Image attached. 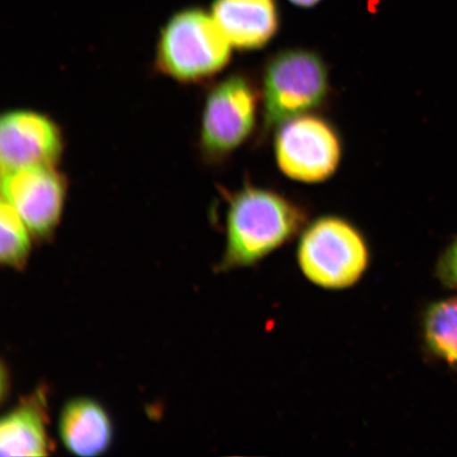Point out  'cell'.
Returning <instances> with one entry per match:
<instances>
[{
  "instance_id": "obj_15",
  "label": "cell",
  "mask_w": 457,
  "mask_h": 457,
  "mask_svg": "<svg viewBox=\"0 0 457 457\" xmlns=\"http://www.w3.org/2000/svg\"><path fill=\"white\" fill-rule=\"evenodd\" d=\"M290 2L301 8H311L317 4L320 0H290Z\"/></svg>"
},
{
  "instance_id": "obj_2",
  "label": "cell",
  "mask_w": 457,
  "mask_h": 457,
  "mask_svg": "<svg viewBox=\"0 0 457 457\" xmlns=\"http://www.w3.org/2000/svg\"><path fill=\"white\" fill-rule=\"evenodd\" d=\"M298 262L308 281L340 290L357 284L368 270L370 250L361 232L339 216H323L305 228Z\"/></svg>"
},
{
  "instance_id": "obj_9",
  "label": "cell",
  "mask_w": 457,
  "mask_h": 457,
  "mask_svg": "<svg viewBox=\"0 0 457 457\" xmlns=\"http://www.w3.org/2000/svg\"><path fill=\"white\" fill-rule=\"evenodd\" d=\"M212 16L228 41L242 50L265 47L278 29L274 0H215Z\"/></svg>"
},
{
  "instance_id": "obj_11",
  "label": "cell",
  "mask_w": 457,
  "mask_h": 457,
  "mask_svg": "<svg viewBox=\"0 0 457 457\" xmlns=\"http://www.w3.org/2000/svg\"><path fill=\"white\" fill-rule=\"evenodd\" d=\"M46 397L33 394L0 421V453L3 456H47L51 444L47 431Z\"/></svg>"
},
{
  "instance_id": "obj_8",
  "label": "cell",
  "mask_w": 457,
  "mask_h": 457,
  "mask_svg": "<svg viewBox=\"0 0 457 457\" xmlns=\"http://www.w3.org/2000/svg\"><path fill=\"white\" fill-rule=\"evenodd\" d=\"M59 127L48 117L31 111H11L0 120L2 173L54 165L62 153Z\"/></svg>"
},
{
  "instance_id": "obj_13",
  "label": "cell",
  "mask_w": 457,
  "mask_h": 457,
  "mask_svg": "<svg viewBox=\"0 0 457 457\" xmlns=\"http://www.w3.org/2000/svg\"><path fill=\"white\" fill-rule=\"evenodd\" d=\"M33 234L12 205L0 207V261L4 266L24 270L31 253Z\"/></svg>"
},
{
  "instance_id": "obj_4",
  "label": "cell",
  "mask_w": 457,
  "mask_h": 457,
  "mask_svg": "<svg viewBox=\"0 0 457 457\" xmlns=\"http://www.w3.org/2000/svg\"><path fill=\"white\" fill-rule=\"evenodd\" d=\"M329 90L328 70L310 50H285L268 62L262 79L266 128L279 127L321 105Z\"/></svg>"
},
{
  "instance_id": "obj_3",
  "label": "cell",
  "mask_w": 457,
  "mask_h": 457,
  "mask_svg": "<svg viewBox=\"0 0 457 457\" xmlns=\"http://www.w3.org/2000/svg\"><path fill=\"white\" fill-rule=\"evenodd\" d=\"M231 47L212 15L198 9L185 10L162 29L157 65L177 81L196 82L225 68Z\"/></svg>"
},
{
  "instance_id": "obj_12",
  "label": "cell",
  "mask_w": 457,
  "mask_h": 457,
  "mask_svg": "<svg viewBox=\"0 0 457 457\" xmlns=\"http://www.w3.org/2000/svg\"><path fill=\"white\" fill-rule=\"evenodd\" d=\"M424 337L434 355L457 368V298L438 301L428 308Z\"/></svg>"
},
{
  "instance_id": "obj_7",
  "label": "cell",
  "mask_w": 457,
  "mask_h": 457,
  "mask_svg": "<svg viewBox=\"0 0 457 457\" xmlns=\"http://www.w3.org/2000/svg\"><path fill=\"white\" fill-rule=\"evenodd\" d=\"M65 197L66 182L54 165L2 173V200L12 205L38 239L56 230Z\"/></svg>"
},
{
  "instance_id": "obj_14",
  "label": "cell",
  "mask_w": 457,
  "mask_h": 457,
  "mask_svg": "<svg viewBox=\"0 0 457 457\" xmlns=\"http://www.w3.org/2000/svg\"><path fill=\"white\" fill-rule=\"evenodd\" d=\"M438 273L444 283L457 288V239L442 256Z\"/></svg>"
},
{
  "instance_id": "obj_10",
  "label": "cell",
  "mask_w": 457,
  "mask_h": 457,
  "mask_svg": "<svg viewBox=\"0 0 457 457\" xmlns=\"http://www.w3.org/2000/svg\"><path fill=\"white\" fill-rule=\"evenodd\" d=\"M59 436L64 447L74 455L100 456L112 447V421L96 400L73 398L61 411Z\"/></svg>"
},
{
  "instance_id": "obj_5",
  "label": "cell",
  "mask_w": 457,
  "mask_h": 457,
  "mask_svg": "<svg viewBox=\"0 0 457 457\" xmlns=\"http://www.w3.org/2000/svg\"><path fill=\"white\" fill-rule=\"evenodd\" d=\"M274 154L279 170L306 184H318L335 174L342 156L338 134L322 118L302 114L279 125Z\"/></svg>"
},
{
  "instance_id": "obj_6",
  "label": "cell",
  "mask_w": 457,
  "mask_h": 457,
  "mask_svg": "<svg viewBox=\"0 0 457 457\" xmlns=\"http://www.w3.org/2000/svg\"><path fill=\"white\" fill-rule=\"evenodd\" d=\"M257 95L249 79L232 76L211 90L203 113L200 140L207 155L220 158L237 150L255 127Z\"/></svg>"
},
{
  "instance_id": "obj_1",
  "label": "cell",
  "mask_w": 457,
  "mask_h": 457,
  "mask_svg": "<svg viewBox=\"0 0 457 457\" xmlns=\"http://www.w3.org/2000/svg\"><path fill=\"white\" fill-rule=\"evenodd\" d=\"M304 222V212L289 199L266 188H243L228 207L220 270L256 264L291 241Z\"/></svg>"
}]
</instances>
